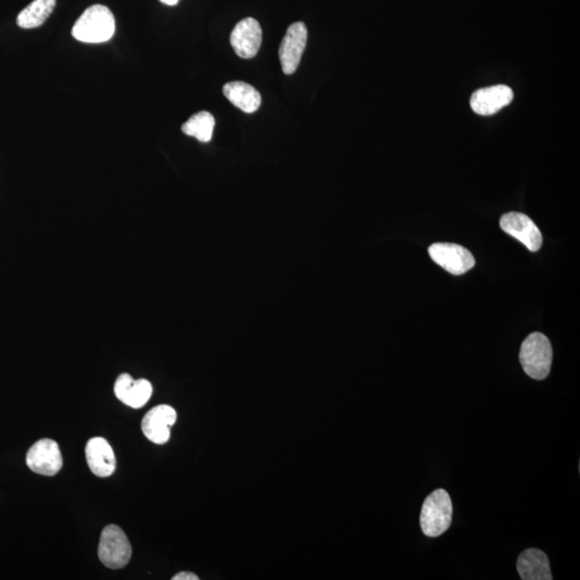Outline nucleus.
Listing matches in <instances>:
<instances>
[{"label":"nucleus","instance_id":"13","mask_svg":"<svg viewBox=\"0 0 580 580\" xmlns=\"http://www.w3.org/2000/svg\"><path fill=\"white\" fill-rule=\"evenodd\" d=\"M85 456L89 468L96 476L109 477L115 473L116 459L111 445L104 438H92L87 442Z\"/></svg>","mask_w":580,"mask_h":580},{"label":"nucleus","instance_id":"4","mask_svg":"<svg viewBox=\"0 0 580 580\" xmlns=\"http://www.w3.org/2000/svg\"><path fill=\"white\" fill-rule=\"evenodd\" d=\"M132 548L125 532L120 527L110 525L101 533L99 557L107 568H125L131 559Z\"/></svg>","mask_w":580,"mask_h":580},{"label":"nucleus","instance_id":"14","mask_svg":"<svg viewBox=\"0 0 580 580\" xmlns=\"http://www.w3.org/2000/svg\"><path fill=\"white\" fill-rule=\"evenodd\" d=\"M517 571L522 580H552L547 554L537 548H528L521 552Z\"/></svg>","mask_w":580,"mask_h":580},{"label":"nucleus","instance_id":"15","mask_svg":"<svg viewBox=\"0 0 580 580\" xmlns=\"http://www.w3.org/2000/svg\"><path fill=\"white\" fill-rule=\"evenodd\" d=\"M223 91L231 104L245 113H254L259 109L261 105L259 91L245 82H229L224 86Z\"/></svg>","mask_w":580,"mask_h":580},{"label":"nucleus","instance_id":"16","mask_svg":"<svg viewBox=\"0 0 580 580\" xmlns=\"http://www.w3.org/2000/svg\"><path fill=\"white\" fill-rule=\"evenodd\" d=\"M56 6V0H34L20 12L17 23L20 28L32 29L41 27Z\"/></svg>","mask_w":580,"mask_h":580},{"label":"nucleus","instance_id":"11","mask_svg":"<svg viewBox=\"0 0 580 580\" xmlns=\"http://www.w3.org/2000/svg\"><path fill=\"white\" fill-rule=\"evenodd\" d=\"M514 99L511 87L496 85L476 91L471 97V107L476 115H494L508 106Z\"/></svg>","mask_w":580,"mask_h":580},{"label":"nucleus","instance_id":"6","mask_svg":"<svg viewBox=\"0 0 580 580\" xmlns=\"http://www.w3.org/2000/svg\"><path fill=\"white\" fill-rule=\"evenodd\" d=\"M27 464L35 473L54 476L63 466V457L59 444L51 439H43L29 449Z\"/></svg>","mask_w":580,"mask_h":580},{"label":"nucleus","instance_id":"3","mask_svg":"<svg viewBox=\"0 0 580 580\" xmlns=\"http://www.w3.org/2000/svg\"><path fill=\"white\" fill-rule=\"evenodd\" d=\"M453 520V503L449 492L436 489L425 500L420 512V528L425 536L438 537L449 530Z\"/></svg>","mask_w":580,"mask_h":580},{"label":"nucleus","instance_id":"9","mask_svg":"<svg viewBox=\"0 0 580 580\" xmlns=\"http://www.w3.org/2000/svg\"><path fill=\"white\" fill-rule=\"evenodd\" d=\"M263 41V30L258 20L246 18L235 25L230 36V44L241 59H253L258 55Z\"/></svg>","mask_w":580,"mask_h":580},{"label":"nucleus","instance_id":"10","mask_svg":"<svg viewBox=\"0 0 580 580\" xmlns=\"http://www.w3.org/2000/svg\"><path fill=\"white\" fill-rule=\"evenodd\" d=\"M176 422V409L163 404L148 410L142 419L141 428L151 442L163 445L171 439V428Z\"/></svg>","mask_w":580,"mask_h":580},{"label":"nucleus","instance_id":"12","mask_svg":"<svg viewBox=\"0 0 580 580\" xmlns=\"http://www.w3.org/2000/svg\"><path fill=\"white\" fill-rule=\"evenodd\" d=\"M115 393L121 402L132 409L145 407L153 393L152 384L145 378L133 379L130 374H121L115 385Z\"/></svg>","mask_w":580,"mask_h":580},{"label":"nucleus","instance_id":"2","mask_svg":"<svg viewBox=\"0 0 580 580\" xmlns=\"http://www.w3.org/2000/svg\"><path fill=\"white\" fill-rule=\"evenodd\" d=\"M520 361L528 377L543 381L551 373L552 346L541 332H533L521 344Z\"/></svg>","mask_w":580,"mask_h":580},{"label":"nucleus","instance_id":"8","mask_svg":"<svg viewBox=\"0 0 580 580\" xmlns=\"http://www.w3.org/2000/svg\"><path fill=\"white\" fill-rule=\"evenodd\" d=\"M306 41L307 28L305 23H294L287 29L280 46V60L285 75L294 74L299 67Z\"/></svg>","mask_w":580,"mask_h":580},{"label":"nucleus","instance_id":"18","mask_svg":"<svg viewBox=\"0 0 580 580\" xmlns=\"http://www.w3.org/2000/svg\"><path fill=\"white\" fill-rule=\"evenodd\" d=\"M199 577L196 574L189 572H182L172 577V580H198Z\"/></svg>","mask_w":580,"mask_h":580},{"label":"nucleus","instance_id":"19","mask_svg":"<svg viewBox=\"0 0 580 580\" xmlns=\"http://www.w3.org/2000/svg\"><path fill=\"white\" fill-rule=\"evenodd\" d=\"M161 2L168 4V6H174V4H177L179 0H161Z\"/></svg>","mask_w":580,"mask_h":580},{"label":"nucleus","instance_id":"17","mask_svg":"<svg viewBox=\"0 0 580 580\" xmlns=\"http://www.w3.org/2000/svg\"><path fill=\"white\" fill-rule=\"evenodd\" d=\"M215 127L214 116L211 113L202 111L194 115L182 126V131L185 135L196 138L202 142L211 141Z\"/></svg>","mask_w":580,"mask_h":580},{"label":"nucleus","instance_id":"7","mask_svg":"<svg viewBox=\"0 0 580 580\" xmlns=\"http://www.w3.org/2000/svg\"><path fill=\"white\" fill-rule=\"evenodd\" d=\"M500 226L507 234L520 241L528 250L537 251L542 248L541 230L527 215L518 212L506 213L501 218Z\"/></svg>","mask_w":580,"mask_h":580},{"label":"nucleus","instance_id":"5","mask_svg":"<svg viewBox=\"0 0 580 580\" xmlns=\"http://www.w3.org/2000/svg\"><path fill=\"white\" fill-rule=\"evenodd\" d=\"M434 263L454 275L465 274L475 266L474 256L464 246L454 243H434L429 248Z\"/></svg>","mask_w":580,"mask_h":580},{"label":"nucleus","instance_id":"1","mask_svg":"<svg viewBox=\"0 0 580 580\" xmlns=\"http://www.w3.org/2000/svg\"><path fill=\"white\" fill-rule=\"evenodd\" d=\"M115 33V19L102 4L87 8L73 28L74 37L84 44H104Z\"/></svg>","mask_w":580,"mask_h":580}]
</instances>
